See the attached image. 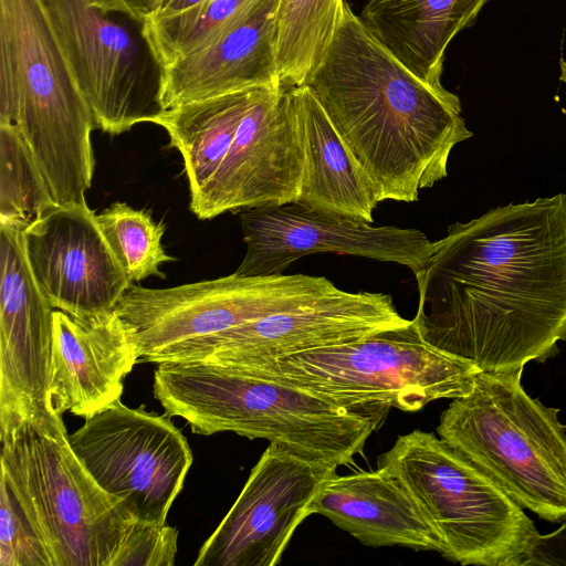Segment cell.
Instances as JSON below:
<instances>
[{
	"label": "cell",
	"instance_id": "1",
	"mask_svg": "<svg viewBox=\"0 0 566 566\" xmlns=\"http://www.w3.org/2000/svg\"><path fill=\"white\" fill-rule=\"evenodd\" d=\"M415 277L430 345L486 373L545 361L566 340V193L451 224Z\"/></svg>",
	"mask_w": 566,
	"mask_h": 566
},
{
	"label": "cell",
	"instance_id": "2",
	"mask_svg": "<svg viewBox=\"0 0 566 566\" xmlns=\"http://www.w3.org/2000/svg\"><path fill=\"white\" fill-rule=\"evenodd\" d=\"M377 190L412 202L448 176L454 146L473 136L460 98L405 67L344 1L333 38L304 83Z\"/></svg>",
	"mask_w": 566,
	"mask_h": 566
},
{
	"label": "cell",
	"instance_id": "3",
	"mask_svg": "<svg viewBox=\"0 0 566 566\" xmlns=\"http://www.w3.org/2000/svg\"><path fill=\"white\" fill-rule=\"evenodd\" d=\"M153 391L165 412L186 420L193 433L262 438L337 468L363 451L378 424L300 388L209 361L158 364Z\"/></svg>",
	"mask_w": 566,
	"mask_h": 566
},
{
	"label": "cell",
	"instance_id": "4",
	"mask_svg": "<svg viewBox=\"0 0 566 566\" xmlns=\"http://www.w3.org/2000/svg\"><path fill=\"white\" fill-rule=\"evenodd\" d=\"M0 124L21 135L57 205L86 203L96 126L45 0H0Z\"/></svg>",
	"mask_w": 566,
	"mask_h": 566
},
{
	"label": "cell",
	"instance_id": "5",
	"mask_svg": "<svg viewBox=\"0 0 566 566\" xmlns=\"http://www.w3.org/2000/svg\"><path fill=\"white\" fill-rule=\"evenodd\" d=\"M224 366L300 388L378 423L377 416L392 407L413 412L434 400L467 396L481 371L427 343L413 319L345 344Z\"/></svg>",
	"mask_w": 566,
	"mask_h": 566
},
{
	"label": "cell",
	"instance_id": "6",
	"mask_svg": "<svg viewBox=\"0 0 566 566\" xmlns=\"http://www.w3.org/2000/svg\"><path fill=\"white\" fill-rule=\"evenodd\" d=\"M523 369L480 371L473 389L441 413L440 439L542 520L566 521V424L532 398Z\"/></svg>",
	"mask_w": 566,
	"mask_h": 566
},
{
	"label": "cell",
	"instance_id": "7",
	"mask_svg": "<svg viewBox=\"0 0 566 566\" xmlns=\"http://www.w3.org/2000/svg\"><path fill=\"white\" fill-rule=\"evenodd\" d=\"M0 475L53 566H113L136 521L74 453L61 415L0 429Z\"/></svg>",
	"mask_w": 566,
	"mask_h": 566
},
{
	"label": "cell",
	"instance_id": "8",
	"mask_svg": "<svg viewBox=\"0 0 566 566\" xmlns=\"http://www.w3.org/2000/svg\"><path fill=\"white\" fill-rule=\"evenodd\" d=\"M439 534L442 556L461 565L525 566L539 533L524 509L432 432L397 437L378 457Z\"/></svg>",
	"mask_w": 566,
	"mask_h": 566
},
{
	"label": "cell",
	"instance_id": "9",
	"mask_svg": "<svg viewBox=\"0 0 566 566\" xmlns=\"http://www.w3.org/2000/svg\"><path fill=\"white\" fill-rule=\"evenodd\" d=\"M72 72L101 130L119 135L154 123L163 104L165 65L145 21L105 12L87 0H45Z\"/></svg>",
	"mask_w": 566,
	"mask_h": 566
},
{
	"label": "cell",
	"instance_id": "10",
	"mask_svg": "<svg viewBox=\"0 0 566 566\" xmlns=\"http://www.w3.org/2000/svg\"><path fill=\"white\" fill-rule=\"evenodd\" d=\"M323 276L272 274L167 289L132 284L115 312L132 328L139 359L158 364L172 349L331 293Z\"/></svg>",
	"mask_w": 566,
	"mask_h": 566
},
{
	"label": "cell",
	"instance_id": "11",
	"mask_svg": "<svg viewBox=\"0 0 566 566\" xmlns=\"http://www.w3.org/2000/svg\"><path fill=\"white\" fill-rule=\"evenodd\" d=\"M84 419L69 440L92 478L136 521L166 524L193 461L170 416L119 399Z\"/></svg>",
	"mask_w": 566,
	"mask_h": 566
},
{
	"label": "cell",
	"instance_id": "12",
	"mask_svg": "<svg viewBox=\"0 0 566 566\" xmlns=\"http://www.w3.org/2000/svg\"><path fill=\"white\" fill-rule=\"evenodd\" d=\"M390 295L337 289L290 308L181 345L166 361L238 365L361 339L406 326ZM157 364V365H158Z\"/></svg>",
	"mask_w": 566,
	"mask_h": 566
},
{
	"label": "cell",
	"instance_id": "13",
	"mask_svg": "<svg viewBox=\"0 0 566 566\" xmlns=\"http://www.w3.org/2000/svg\"><path fill=\"white\" fill-rule=\"evenodd\" d=\"M337 467L270 442L195 566H274Z\"/></svg>",
	"mask_w": 566,
	"mask_h": 566
},
{
	"label": "cell",
	"instance_id": "14",
	"mask_svg": "<svg viewBox=\"0 0 566 566\" xmlns=\"http://www.w3.org/2000/svg\"><path fill=\"white\" fill-rule=\"evenodd\" d=\"M240 221L247 250L234 273L241 276L282 274L294 261L321 252L398 263L417 276L434 248L418 229L375 227L296 201L241 210Z\"/></svg>",
	"mask_w": 566,
	"mask_h": 566
},
{
	"label": "cell",
	"instance_id": "15",
	"mask_svg": "<svg viewBox=\"0 0 566 566\" xmlns=\"http://www.w3.org/2000/svg\"><path fill=\"white\" fill-rule=\"evenodd\" d=\"M303 169V144L290 88H253L223 161L190 209L207 220L227 211L295 202Z\"/></svg>",
	"mask_w": 566,
	"mask_h": 566
},
{
	"label": "cell",
	"instance_id": "16",
	"mask_svg": "<svg viewBox=\"0 0 566 566\" xmlns=\"http://www.w3.org/2000/svg\"><path fill=\"white\" fill-rule=\"evenodd\" d=\"M25 228L0 221V429L55 413L49 401L54 308L31 272Z\"/></svg>",
	"mask_w": 566,
	"mask_h": 566
},
{
	"label": "cell",
	"instance_id": "17",
	"mask_svg": "<svg viewBox=\"0 0 566 566\" xmlns=\"http://www.w3.org/2000/svg\"><path fill=\"white\" fill-rule=\"evenodd\" d=\"M97 214L83 205H55L23 231L31 272L54 310L75 317L115 311L133 284L106 239Z\"/></svg>",
	"mask_w": 566,
	"mask_h": 566
},
{
	"label": "cell",
	"instance_id": "18",
	"mask_svg": "<svg viewBox=\"0 0 566 566\" xmlns=\"http://www.w3.org/2000/svg\"><path fill=\"white\" fill-rule=\"evenodd\" d=\"M139 359L132 328L113 311L75 317L54 310L49 401L57 415L86 418L116 400Z\"/></svg>",
	"mask_w": 566,
	"mask_h": 566
},
{
	"label": "cell",
	"instance_id": "19",
	"mask_svg": "<svg viewBox=\"0 0 566 566\" xmlns=\"http://www.w3.org/2000/svg\"><path fill=\"white\" fill-rule=\"evenodd\" d=\"M277 3L256 1L201 46L166 65L164 107L283 85L275 50Z\"/></svg>",
	"mask_w": 566,
	"mask_h": 566
},
{
	"label": "cell",
	"instance_id": "20",
	"mask_svg": "<svg viewBox=\"0 0 566 566\" xmlns=\"http://www.w3.org/2000/svg\"><path fill=\"white\" fill-rule=\"evenodd\" d=\"M310 512L326 516L367 546L443 553L439 534L412 497L398 480L378 469L335 473L324 483Z\"/></svg>",
	"mask_w": 566,
	"mask_h": 566
},
{
	"label": "cell",
	"instance_id": "21",
	"mask_svg": "<svg viewBox=\"0 0 566 566\" xmlns=\"http://www.w3.org/2000/svg\"><path fill=\"white\" fill-rule=\"evenodd\" d=\"M289 88L304 153L296 202L373 222V211L380 202L375 186L345 146L312 91L305 84Z\"/></svg>",
	"mask_w": 566,
	"mask_h": 566
},
{
	"label": "cell",
	"instance_id": "22",
	"mask_svg": "<svg viewBox=\"0 0 566 566\" xmlns=\"http://www.w3.org/2000/svg\"><path fill=\"white\" fill-rule=\"evenodd\" d=\"M488 0H369L358 15L370 34L423 82L442 86L450 41Z\"/></svg>",
	"mask_w": 566,
	"mask_h": 566
},
{
	"label": "cell",
	"instance_id": "23",
	"mask_svg": "<svg viewBox=\"0 0 566 566\" xmlns=\"http://www.w3.org/2000/svg\"><path fill=\"white\" fill-rule=\"evenodd\" d=\"M251 90L195 101L166 109L154 123L178 149L197 201L218 171L250 104Z\"/></svg>",
	"mask_w": 566,
	"mask_h": 566
},
{
	"label": "cell",
	"instance_id": "24",
	"mask_svg": "<svg viewBox=\"0 0 566 566\" xmlns=\"http://www.w3.org/2000/svg\"><path fill=\"white\" fill-rule=\"evenodd\" d=\"M344 0H279L276 65L286 87L303 85L319 64L340 18Z\"/></svg>",
	"mask_w": 566,
	"mask_h": 566
},
{
	"label": "cell",
	"instance_id": "25",
	"mask_svg": "<svg viewBox=\"0 0 566 566\" xmlns=\"http://www.w3.org/2000/svg\"><path fill=\"white\" fill-rule=\"evenodd\" d=\"M57 205L21 135L0 124V221L28 227Z\"/></svg>",
	"mask_w": 566,
	"mask_h": 566
},
{
	"label": "cell",
	"instance_id": "26",
	"mask_svg": "<svg viewBox=\"0 0 566 566\" xmlns=\"http://www.w3.org/2000/svg\"><path fill=\"white\" fill-rule=\"evenodd\" d=\"M96 218L104 238L132 283L153 275L165 277L160 265L176 259L168 255L163 247L164 223L155 222L148 211L136 210L125 202L112 203Z\"/></svg>",
	"mask_w": 566,
	"mask_h": 566
},
{
	"label": "cell",
	"instance_id": "27",
	"mask_svg": "<svg viewBox=\"0 0 566 566\" xmlns=\"http://www.w3.org/2000/svg\"><path fill=\"white\" fill-rule=\"evenodd\" d=\"M259 0H205L175 15L145 21L166 66L201 46Z\"/></svg>",
	"mask_w": 566,
	"mask_h": 566
},
{
	"label": "cell",
	"instance_id": "28",
	"mask_svg": "<svg viewBox=\"0 0 566 566\" xmlns=\"http://www.w3.org/2000/svg\"><path fill=\"white\" fill-rule=\"evenodd\" d=\"M0 566H53L49 551L1 475Z\"/></svg>",
	"mask_w": 566,
	"mask_h": 566
},
{
	"label": "cell",
	"instance_id": "29",
	"mask_svg": "<svg viewBox=\"0 0 566 566\" xmlns=\"http://www.w3.org/2000/svg\"><path fill=\"white\" fill-rule=\"evenodd\" d=\"M177 545L176 527L135 521L123 541L113 566H172Z\"/></svg>",
	"mask_w": 566,
	"mask_h": 566
},
{
	"label": "cell",
	"instance_id": "30",
	"mask_svg": "<svg viewBox=\"0 0 566 566\" xmlns=\"http://www.w3.org/2000/svg\"><path fill=\"white\" fill-rule=\"evenodd\" d=\"M525 566H566V521L554 532L538 535Z\"/></svg>",
	"mask_w": 566,
	"mask_h": 566
},
{
	"label": "cell",
	"instance_id": "31",
	"mask_svg": "<svg viewBox=\"0 0 566 566\" xmlns=\"http://www.w3.org/2000/svg\"><path fill=\"white\" fill-rule=\"evenodd\" d=\"M105 12L123 13L146 21L157 14L164 0H87Z\"/></svg>",
	"mask_w": 566,
	"mask_h": 566
},
{
	"label": "cell",
	"instance_id": "32",
	"mask_svg": "<svg viewBox=\"0 0 566 566\" xmlns=\"http://www.w3.org/2000/svg\"><path fill=\"white\" fill-rule=\"evenodd\" d=\"M202 1L205 0H164L163 6L157 14L150 19H161L175 15L201 3Z\"/></svg>",
	"mask_w": 566,
	"mask_h": 566
},
{
	"label": "cell",
	"instance_id": "33",
	"mask_svg": "<svg viewBox=\"0 0 566 566\" xmlns=\"http://www.w3.org/2000/svg\"><path fill=\"white\" fill-rule=\"evenodd\" d=\"M560 81L566 84V61L560 59Z\"/></svg>",
	"mask_w": 566,
	"mask_h": 566
}]
</instances>
